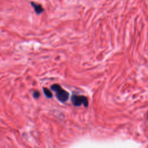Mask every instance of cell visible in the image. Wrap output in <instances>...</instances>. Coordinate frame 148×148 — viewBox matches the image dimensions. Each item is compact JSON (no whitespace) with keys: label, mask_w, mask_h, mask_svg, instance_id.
Segmentation results:
<instances>
[{"label":"cell","mask_w":148,"mask_h":148,"mask_svg":"<svg viewBox=\"0 0 148 148\" xmlns=\"http://www.w3.org/2000/svg\"><path fill=\"white\" fill-rule=\"evenodd\" d=\"M51 89L56 92V97L60 102H65L68 99L69 93L63 89L59 84H53L51 86Z\"/></svg>","instance_id":"6da1fadb"},{"label":"cell","mask_w":148,"mask_h":148,"mask_svg":"<svg viewBox=\"0 0 148 148\" xmlns=\"http://www.w3.org/2000/svg\"><path fill=\"white\" fill-rule=\"evenodd\" d=\"M71 101L73 105L76 106H80L83 105L85 107H87L88 105V101L87 97L83 95H73L71 98Z\"/></svg>","instance_id":"7a4b0ae2"},{"label":"cell","mask_w":148,"mask_h":148,"mask_svg":"<svg viewBox=\"0 0 148 148\" xmlns=\"http://www.w3.org/2000/svg\"><path fill=\"white\" fill-rule=\"evenodd\" d=\"M31 4L32 6V7L34 8V10H35V11L36 14H41L43 12L44 9H43L42 6L40 4L35 3L34 2H31Z\"/></svg>","instance_id":"3957f363"},{"label":"cell","mask_w":148,"mask_h":148,"mask_svg":"<svg viewBox=\"0 0 148 148\" xmlns=\"http://www.w3.org/2000/svg\"><path fill=\"white\" fill-rule=\"evenodd\" d=\"M43 92H44V94H45V95H46L47 98H51V97H52V96H53L52 93L51 92V91H50L49 89H47V88H43Z\"/></svg>","instance_id":"277c9868"},{"label":"cell","mask_w":148,"mask_h":148,"mask_svg":"<svg viewBox=\"0 0 148 148\" xmlns=\"http://www.w3.org/2000/svg\"><path fill=\"white\" fill-rule=\"evenodd\" d=\"M33 96H34V97L35 98H39V96H40V93H39V91H34V93H33Z\"/></svg>","instance_id":"5b68a950"},{"label":"cell","mask_w":148,"mask_h":148,"mask_svg":"<svg viewBox=\"0 0 148 148\" xmlns=\"http://www.w3.org/2000/svg\"><path fill=\"white\" fill-rule=\"evenodd\" d=\"M147 115H148V114H147Z\"/></svg>","instance_id":"8992f818"}]
</instances>
